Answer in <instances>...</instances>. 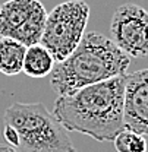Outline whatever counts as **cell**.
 <instances>
[{
  "mask_svg": "<svg viewBox=\"0 0 148 152\" xmlns=\"http://www.w3.org/2000/svg\"><path fill=\"white\" fill-rule=\"evenodd\" d=\"M125 79L126 75L116 76L57 96L52 113L66 130L87 134L98 142L113 140L125 129Z\"/></svg>",
  "mask_w": 148,
  "mask_h": 152,
  "instance_id": "obj_1",
  "label": "cell"
},
{
  "mask_svg": "<svg viewBox=\"0 0 148 152\" xmlns=\"http://www.w3.org/2000/svg\"><path fill=\"white\" fill-rule=\"evenodd\" d=\"M130 57H128L111 38L101 32H85L75 51L65 60L57 61L50 73V85L57 96L126 75Z\"/></svg>",
  "mask_w": 148,
  "mask_h": 152,
  "instance_id": "obj_2",
  "label": "cell"
},
{
  "mask_svg": "<svg viewBox=\"0 0 148 152\" xmlns=\"http://www.w3.org/2000/svg\"><path fill=\"white\" fill-rule=\"evenodd\" d=\"M3 123L18 134L16 152H75L66 129L43 102H13Z\"/></svg>",
  "mask_w": 148,
  "mask_h": 152,
  "instance_id": "obj_3",
  "label": "cell"
},
{
  "mask_svg": "<svg viewBox=\"0 0 148 152\" xmlns=\"http://www.w3.org/2000/svg\"><path fill=\"white\" fill-rule=\"evenodd\" d=\"M90 19V6L82 0H68L47 15L40 44L46 47L56 63L71 56L81 42Z\"/></svg>",
  "mask_w": 148,
  "mask_h": 152,
  "instance_id": "obj_4",
  "label": "cell"
},
{
  "mask_svg": "<svg viewBox=\"0 0 148 152\" xmlns=\"http://www.w3.org/2000/svg\"><path fill=\"white\" fill-rule=\"evenodd\" d=\"M49 12L40 0H7L0 4V37L25 47L38 44Z\"/></svg>",
  "mask_w": 148,
  "mask_h": 152,
  "instance_id": "obj_5",
  "label": "cell"
},
{
  "mask_svg": "<svg viewBox=\"0 0 148 152\" xmlns=\"http://www.w3.org/2000/svg\"><path fill=\"white\" fill-rule=\"evenodd\" d=\"M111 41L130 58L148 56V10L135 3L119 6L111 18Z\"/></svg>",
  "mask_w": 148,
  "mask_h": 152,
  "instance_id": "obj_6",
  "label": "cell"
},
{
  "mask_svg": "<svg viewBox=\"0 0 148 152\" xmlns=\"http://www.w3.org/2000/svg\"><path fill=\"white\" fill-rule=\"evenodd\" d=\"M123 121L126 129L148 136V69L126 75Z\"/></svg>",
  "mask_w": 148,
  "mask_h": 152,
  "instance_id": "obj_7",
  "label": "cell"
},
{
  "mask_svg": "<svg viewBox=\"0 0 148 152\" xmlns=\"http://www.w3.org/2000/svg\"><path fill=\"white\" fill-rule=\"evenodd\" d=\"M54 64L56 60L52 56V53L38 42V44H32L27 47L22 72L29 77L40 79V77H46L50 75Z\"/></svg>",
  "mask_w": 148,
  "mask_h": 152,
  "instance_id": "obj_8",
  "label": "cell"
},
{
  "mask_svg": "<svg viewBox=\"0 0 148 152\" xmlns=\"http://www.w3.org/2000/svg\"><path fill=\"white\" fill-rule=\"evenodd\" d=\"M27 47L16 39L0 37V73L15 76L22 72Z\"/></svg>",
  "mask_w": 148,
  "mask_h": 152,
  "instance_id": "obj_9",
  "label": "cell"
},
{
  "mask_svg": "<svg viewBox=\"0 0 148 152\" xmlns=\"http://www.w3.org/2000/svg\"><path fill=\"white\" fill-rule=\"evenodd\" d=\"M113 143L117 152H147L145 136L126 127L116 134Z\"/></svg>",
  "mask_w": 148,
  "mask_h": 152,
  "instance_id": "obj_10",
  "label": "cell"
},
{
  "mask_svg": "<svg viewBox=\"0 0 148 152\" xmlns=\"http://www.w3.org/2000/svg\"><path fill=\"white\" fill-rule=\"evenodd\" d=\"M0 152H16V149L10 145H0Z\"/></svg>",
  "mask_w": 148,
  "mask_h": 152,
  "instance_id": "obj_11",
  "label": "cell"
}]
</instances>
